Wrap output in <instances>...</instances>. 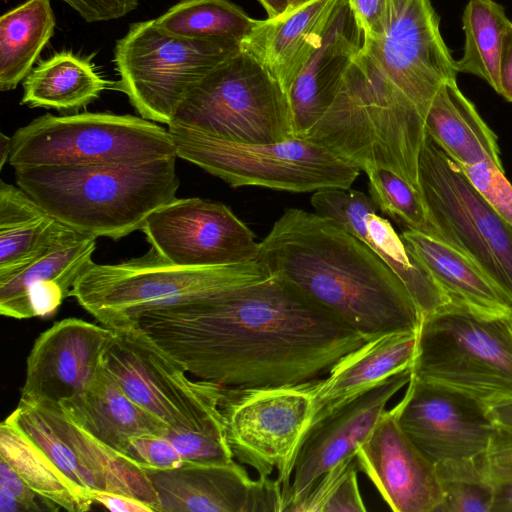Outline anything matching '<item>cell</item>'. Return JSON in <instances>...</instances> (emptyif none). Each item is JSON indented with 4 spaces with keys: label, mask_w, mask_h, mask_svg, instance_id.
<instances>
[{
    "label": "cell",
    "mask_w": 512,
    "mask_h": 512,
    "mask_svg": "<svg viewBox=\"0 0 512 512\" xmlns=\"http://www.w3.org/2000/svg\"><path fill=\"white\" fill-rule=\"evenodd\" d=\"M194 377L226 387L320 378L367 341L280 278L159 308L135 323Z\"/></svg>",
    "instance_id": "cell-1"
},
{
    "label": "cell",
    "mask_w": 512,
    "mask_h": 512,
    "mask_svg": "<svg viewBox=\"0 0 512 512\" xmlns=\"http://www.w3.org/2000/svg\"><path fill=\"white\" fill-rule=\"evenodd\" d=\"M258 261L367 340L419 330L422 316L402 281L330 218L286 209L260 242Z\"/></svg>",
    "instance_id": "cell-2"
},
{
    "label": "cell",
    "mask_w": 512,
    "mask_h": 512,
    "mask_svg": "<svg viewBox=\"0 0 512 512\" xmlns=\"http://www.w3.org/2000/svg\"><path fill=\"white\" fill-rule=\"evenodd\" d=\"M177 156L139 163L41 165L14 169L17 186L78 232L123 238L176 198Z\"/></svg>",
    "instance_id": "cell-3"
},
{
    "label": "cell",
    "mask_w": 512,
    "mask_h": 512,
    "mask_svg": "<svg viewBox=\"0 0 512 512\" xmlns=\"http://www.w3.org/2000/svg\"><path fill=\"white\" fill-rule=\"evenodd\" d=\"M426 137L415 105L361 49L306 139L358 167L384 168L419 190L418 166Z\"/></svg>",
    "instance_id": "cell-4"
},
{
    "label": "cell",
    "mask_w": 512,
    "mask_h": 512,
    "mask_svg": "<svg viewBox=\"0 0 512 512\" xmlns=\"http://www.w3.org/2000/svg\"><path fill=\"white\" fill-rule=\"evenodd\" d=\"M259 261L215 267L171 264L152 247L118 264L91 262L69 296L101 325H133L146 312L217 296L267 280Z\"/></svg>",
    "instance_id": "cell-5"
},
{
    "label": "cell",
    "mask_w": 512,
    "mask_h": 512,
    "mask_svg": "<svg viewBox=\"0 0 512 512\" xmlns=\"http://www.w3.org/2000/svg\"><path fill=\"white\" fill-rule=\"evenodd\" d=\"M411 376L488 408L512 400V314L447 303L422 318Z\"/></svg>",
    "instance_id": "cell-6"
},
{
    "label": "cell",
    "mask_w": 512,
    "mask_h": 512,
    "mask_svg": "<svg viewBox=\"0 0 512 512\" xmlns=\"http://www.w3.org/2000/svg\"><path fill=\"white\" fill-rule=\"evenodd\" d=\"M177 157L222 179L232 187L258 186L307 193L349 189L360 169L308 139L245 143L220 139L170 123Z\"/></svg>",
    "instance_id": "cell-7"
},
{
    "label": "cell",
    "mask_w": 512,
    "mask_h": 512,
    "mask_svg": "<svg viewBox=\"0 0 512 512\" xmlns=\"http://www.w3.org/2000/svg\"><path fill=\"white\" fill-rule=\"evenodd\" d=\"M240 50L232 39L170 35L154 19L132 23L115 45V89L142 118L169 125L190 90Z\"/></svg>",
    "instance_id": "cell-8"
},
{
    "label": "cell",
    "mask_w": 512,
    "mask_h": 512,
    "mask_svg": "<svg viewBox=\"0 0 512 512\" xmlns=\"http://www.w3.org/2000/svg\"><path fill=\"white\" fill-rule=\"evenodd\" d=\"M176 155L168 129L132 115L84 112L44 114L11 137L8 164L41 165L139 163Z\"/></svg>",
    "instance_id": "cell-9"
},
{
    "label": "cell",
    "mask_w": 512,
    "mask_h": 512,
    "mask_svg": "<svg viewBox=\"0 0 512 512\" xmlns=\"http://www.w3.org/2000/svg\"><path fill=\"white\" fill-rule=\"evenodd\" d=\"M172 122L234 142L276 143L295 138L287 93L242 49L190 90Z\"/></svg>",
    "instance_id": "cell-10"
},
{
    "label": "cell",
    "mask_w": 512,
    "mask_h": 512,
    "mask_svg": "<svg viewBox=\"0 0 512 512\" xmlns=\"http://www.w3.org/2000/svg\"><path fill=\"white\" fill-rule=\"evenodd\" d=\"M418 183L437 239L465 255L512 302V224L427 133Z\"/></svg>",
    "instance_id": "cell-11"
},
{
    "label": "cell",
    "mask_w": 512,
    "mask_h": 512,
    "mask_svg": "<svg viewBox=\"0 0 512 512\" xmlns=\"http://www.w3.org/2000/svg\"><path fill=\"white\" fill-rule=\"evenodd\" d=\"M113 330L104 364L128 397L163 421L168 433L225 434L222 385L190 378L137 324Z\"/></svg>",
    "instance_id": "cell-12"
},
{
    "label": "cell",
    "mask_w": 512,
    "mask_h": 512,
    "mask_svg": "<svg viewBox=\"0 0 512 512\" xmlns=\"http://www.w3.org/2000/svg\"><path fill=\"white\" fill-rule=\"evenodd\" d=\"M320 379L269 387L223 386L219 409L233 456L259 477L277 480L285 496L295 460L313 422Z\"/></svg>",
    "instance_id": "cell-13"
},
{
    "label": "cell",
    "mask_w": 512,
    "mask_h": 512,
    "mask_svg": "<svg viewBox=\"0 0 512 512\" xmlns=\"http://www.w3.org/2000/svg\"><path fill=\"white\" fill-rule=\"evenodd\" d=\"M362 50L425 118L441 87L457 81L456 60L440 29L432 0H392L386 34Z\"/></svg>",
    "instance_id": "cell-14"
},
{
    "label": "cell",
    "mask_w": 512,
    "mask_h": 512,
    "mask_svg": "<svg viewBox=\"0 0 512 512\" xmlns=\"http://www.w3.org/2000/svg\"><path fill=\"white\" fill-rule=\"evenodd\" d=\"M141 231L171 264L215 267L258 261L260 242L223 203L175 198L153 211Z\"/></svg>",
    "instance_id": "cell-15"
},
{
    "label": "cell",
    "mask_w": 512,
    "mask_h": 512,
    "mask_svg": "<svg viewBox=\"0 0 512 512\" xmlns=\"http://www.w3.org/2000/svg\"><path fill=\"white\" fill-rule=\"evenodd\" d=\"M391 411L400 428L434 465L486 454L498 430L481 402L413 376Z\"/></svg>",
    "instance_id": "cell-16"
},
{
    "label": "cell",
    "mask_w": 512,
    "mask_h": 512,
    "mask_svg": "<svg viewBox=\"0 0 512 512\" xmlns=\"http://www.w3.org/2000/svg\"><path fill=\"white\" fill-rule=\"evenodd\" d=\"M410 378L411 368L400 371L312 422L295 460L283 512H289L293 505L304 499L327 471L356 456L358 448L386 411L387 403L408 385Z\"/></svg>",
    "instance_id": "cell-17"
},
{
    "label": "cell",
    "mask_w": 512,
    "mask_h": 512,
    "mask_svg": "<svg viewBox=\"0 0 512 512\" xmlns=\"http://www.w3.org/2000/svg\"><path fill=\"white\" fill-rule=\"evenodd\" d=\"M113 335L111 328L75 317L52 324L27 357L20 400L59 404L83 393L102 367Z\"/></svg>",
    "instance_id": "cell-18"
},
{
    "label": "cell",
    "mask_w": 512,
    "mask_h": 512,
    "mask_svg": "<svg viewBox=\"0 0 512 512\" xmlns=\"http://www.w3.org/2000/svg\"><path fill=\"white\" fill-rule=\"evenodd\" d=\"M144 469L157 492L160 512H283L281 483L270 477L253 480L234 460Z\"/></svg>",
    "instance_id": "cell-19"
},
{
    "label": "cell",
    "mask_w": 512,
    "mask_h": 512,
    "mask_svg": "<svg viewBox=\"0 0 512 512\" xmlns=\"http://www.w3.org/2000/svg\"><path fill=\"white\" fill-rule=\"evenodd\" d=\"M358 468L395 512H438L443 490L435 465L386 410L356 452Z\"/></svg>",
    "instance_id": "cell-20"
},
{
    "label": "cell",
    "mask_w": 512,
    "mask_h": 512,
    "mask_svg": "<svg viewBox=\"0 0 512 512\" xmlns=\"http://www.w3.org/2000/svg\"><path fill=\"white\" fill-rule=\"evenodd\" d=\"M316 213L336 221L364 242L402 281L422 318L450 303L426 267L410 252L370 196L353 189L330 188L313 193Z\"/></svg>",
    "instance_id": "cell-21"
},
{
    "label": "cell",
    "mask_w": 512,
    "mask_h": 512,
    "mask_svg": "<svg viewBox=\"0 0 512 512\" xmlns=\"http://www.w3.org/2000/svg\"><path fill=\"white\" fill-rule=\"evenodd\" d=\"M363 44V31L348 0H342L288 92L295 138H307Z\"/></svg>",
    "instance_id": "cell-22"
},
{
    "label": "cell",
    "mask_w": 512,
    "mask_h": 512,
    "mask_svg": "<svg viewBox=\"0 0 512 512\" xmlns=\"http://www.w3.org/2000/svg\"><path fill=\"white\" fill-rule=\"evenodd\" d=\"M341 1L312 0L275 17L256 20L240 47L256 59L288 95Z\"/></svg>",
    "instance_id": "cell-23"
},
{
    "label": "cell",
    "mask_w": 512,
    "mask_h": 512,
    "mask_svg": "<svg viewBox=\"0 0 512 512\" xmlns=\"http://www.w3.org/2000/svg\"><path fill=\"white\" fill-rule=\"evenodd\" d=\"M59 405L88 433L124 455L130 438L169 432L163 421L128 397L104 363L83 393Z\"/></svg>",
    "instance_id": "cell-24"
},
{
    "label": "cell",
    "mask_w": 512,
    "mask_h": 512,
    "mask_svg": "<svg viewBox=\"0 0 512 512\" xmlns=\"http://www.w3.org/2000/svg\"><path fill=\"white\" fill-rule=\"evenodd\" d=\"M417 340L418 331L388 333L371 338L344 355L320 379L313 421L347 399L411 368Z\"/></svg>",
    "instance_id": "cell-25"
},
{
    "label": "cell",
    "mask_w": 512,
    "mask_h": 512,
    "mask_svg": "<svg viewBox=\"0 0 512 512\" xmlns=\"http://www.w3.org/2000/svg\"><path fill=\"white\" fill-rule=\"evenodd\" d=\"M74 231L19 186L0 181V279L27 266Z\"/></svg>",
    "instance_id": "cell-26"
},
{
    "label": "cell",
    "mask_w": 512,
    "mask_h": 512,
    "mask_svg": "<svg viewBox=\"0 0 512 512\" xmlns=\"http://www.w3.org/2000/svg\"><path fill=\"white\" fill-rule=\"evenodd\" d=\"M452 303L491 314H512V302L465 255L447 243L407 229L401 235Z\"/></svg>",
    "instance_id": "cell-27"
},
{
    "label": "cell",
    "mask_w": 512,
    "mask_h": 512,
    "mask_svg": "<svg viewBox=\"0 0 512 512\" xmlns=\"http://www.w3.org/2000/svg\"><path fill=\"white\" fill-rule=\"evenodd\" d=\"M426 133L459 166L489 162L503 168L496 134L457 81L445 83L424 118Z\"/></svg>",
    "instance_id": "cell-28"
},
{
    "label": "cell",
    "mask_w": 512,
    "mask_h": 512,
    "mask_svg": "<svg viewBox=\"0 0 512 512\" xmlns=\"http://www.w3.org/2000/svg\"><path fill=\"white\" fill-rule=\"evenodd\" d=\"M109 85L90 57L61 51L40 61L24 79L21 104L77 112L97 99Z\"/></svg>",
    "instance_id": "cell-29"
},
{
    "label": "cell",
    "mask_w": 512,
    "mask_h": 512,
    "mask_svg": "<svg viewBox=\"0 0 512 512\" xmlns=\"http://www.w3.org/2000/svg\"><path fill=\"white\" fill-rule=\"evenodd\" d=\"M97 237L74 231L56 247L9 277L0 279V313L15 319L34 317L28 292L41 281H54L69 297L79 275L93 262Z\"/></svg>",
    "instance_id": "cell-30"
},
{
    "label": "cell",
    "mask_w": 512,
    "mask_h": 512,
    "mask_svg": "<svg viewBox=\"0 0 512 512\" xmlns=\"http://www.w3.org/2000/svg\"><path fill=\"white\" fill-rule=\"evenodd\" d=\"M0 457L50 510L86 512L93 499L78 488L8 416L0 424Z\"/></svg>",
    "instance_id": "cell-31"
},
{
    "label": "cell",
    "mask_w": 512,
    "mask_h": 512,
    "mask_svg": "<svg viewBox=\"0 0 512 512\" xmlns=\"http://www.w3.org/2000/svg\"><path fill=\"white\" fill-rule=\"evenodd\" d=\"M50 0H26L0 18V90L24 80L54 34Z\"/></svg>",
    "instance_id": "cell-32"
},
{
    "label": "cell",
    "mask_w": 512,
    "mask_h": 512,
    "mask_svg": "<svg viewBox=\"0 0 512 512\" xmlns=\"http://www.w3.org/2000/svg\"><path fill=\"white\" fill-rule=\"evenodd\" d=\"M511 20L495 0H470L462 14L464 47L456 60L458 73L484 80L499 94V61L507 26Z\"/></svg>",
    "instance_id": "cell-33"
},
{
    "label": "cell",
    "mask_w": 512,
    "mask_h": 512,
    "mask_svg": "<svg viewBox=\"0 0 512 512\" xmlns=\"http://www.w3.org/2000/svg\"><path fill=\"white\" fill-rule=\"evenodd\" d=\"M154 20L160 29L173 36L232 39L240 43L256 23L229 0H181Z\"/></svg>",
    "instance_id": "cell-34"
},
{
    "label": "cell",
    "mask_w": 512,
    "mask_h": 512,
    "mask_svg": "<svg viewBox=\"0 0 512 512\" xmlns=\"http://www.w3.org/2000/svg\"><path fill=\"white\" fill-rule=\"evenodd\" d=\"M444 499L438 512H492L495 485L486 454L435 464Z\"/></svg>",
    "instance_id": "cell-35"
},
{
    "label": "cell",
    "mask_w": 512,
    "mask_h": 512,
    "mask_svg": "<svg viewBox=\"0 0 512 512\" xmlns=\"http://www.w3.org/2000/svg\"><path fill=\"white\" fill-rule=\"evenodd\" d=\"M369 196L383 213L408 229L437 238L420 191L398 174L384 168H366Z\"/></svg>",
    "instance_id": "cell-36"
},
{
    "label": "cell",
    "mask_w": 512,
    "mask_h": 512,
    "mask_svg": "<svg viewBox=\"0 0 512 512\" xmlns=\"http://www.w3.org/2000/svg\"><path fill=\"white\" fill-rule=\"evenodd\" d=\"M356 456L327 471L307 496L289 512H363L367 508L358 485Z\"/></svg>",
    "instance_id": "cell-37"
},
{
    "label": "cell",
    "mask_w": 512,
    "mask_h": 512,
    "mask_svg": "<svg viewBox=\"0 0 512 512\" xmlns=\"http://www.w3.org/2000/svg\"><path fill=\"white\" fill-rule=\"evenodd\" d=\"M460 167L489 205L512 224V184L506 178L504 168L489 162Z\"/></svg>",
    "instance_id": "cell-38"
},
{
    "label": "cell",
    "mask_w": 512,
    "mask_h": 512,
    "mask_svg": "<svg viewBox=\"0 0 512 512\" xmlns=\"http://www.w3.org/2000/svg\"><path fill=\"white\" fill-rule=\"evenodd\" d=\"M125 455L142 468L169 469L185 462L166 436L155 434L130 438Z\"/></svg>",
    "instance_id": "cell-39"
},
{
    "label": "cell",
    "mask_w": 512,
    "mask_h": 512,
    "mask_svg": "<svg viewBox=\"0 0 512 512\" xmlns=\"http://www.w3.org/2000/svg\"><path fill=\"white\" fill-rule=\"evenodd\" d=\"M392 0H348L365 41H379L386 34Z\"/></svg>",
    "instance_id": "cell-40"
},
{
    "label": "cell",
    "mask_w": 512,
    "mask_h": 512,
    "mask_svg": "<svg viewBox=\"0 0 512 512\" xmlns=\"http://www.w3.org/2000/svg\"><path fill=\"white\" fill-rule=\"evenodd\" d=\"M86 22H102L124 17L138 6L139 0H61Z\"/></svg>",
    "instance_id": "cell-41"
},
{
    "label": "cell",
    "mask_w": 512,
    "mask_h": 512,
    "mask_svg": "<svg viewBox=\"0 0 512 512\" xmlns=\"http://www.w3.org/2000/svg\"><path fill=\"white\" fill-rule=\"evenodd\" d=\"M0 491L19 500L28 512L40 511L37 502L40 498L35 491L21 478L11 465L0 457ZM41 499V498H40Z\"/></svg>",
    "instance_id": "cell-42"
},
{
    "label": "cell",
    "mask_w": 512,
    "mask_h": 512,
    "mask_svg": "<svg viewBox=\"0 0 512 512\" xmlns=\"http://www.w3.org/2000/svg\"><path fill=\"white\" fill-rule=\"evenodd\" d=\"M492 478L512 475V432L498 428L486 453Z\"/></svg>",
    "instance_id": "cell-43"
},
{
    "label": "cell",
    "mask_w": 512,
    "mask_h": 512,
    "mask_svg": "<svg viewBox=\"0 0 512 512\" xmlns=\"http://www.w3.org/2000/svg\"><path fill=\"white\" fill-rule=\"evenodd\" d=\"M34 317H45L56 312L67 297L62 288L54 281H41L33 284L28 292Z\"/></svg>",
    "instance_id": "cell-44"
},
{
    "label": "cell",
    "mask_w": 512,
    "mask_h": 512,
    "mask_svg": "<svg viewBox=\"0 0 512 512\" xmlns=\"http://www.w3.org/2000/svg\"><path fill=\"white\" fill-rule=\"evenodd\" d=\"M88 495L112 512H154L148 504L127 495L104 490H90Z\"/></svg>",
    "instance_id": "cell-45"
},
{
    "label": "cell",
    "mask_w": 512,
    "mask_h": 512,
    "mask_svg": "<svg viewBox=\"0 0 512 512\" xmlns=\"http://www.w3.org/2000/svg\"><path fill=\"white\" fill-rule=\"evenodd\" d=\"M499 94L512 102V21L509 22L499 61Z\"/></svg>",
    "instance_id": "cell-46"
},
{
    "label": "cell",
    "mask_w": 512,
    "mask_h": 512,
    "mask_svg": "<svg viewBox=\"0 0 512 512\" xmlns=\"http://www.w3.org/2000/svg\"><path fill=\"white\" fill-rule=\"evenodd\" d=\"M493 480L495 496L492 512H512V475Z\"/></svg>",
    "instance_id": "cell-47"
},
{
    "label": "cell",
    "mask_w": 512,
    "mask_h": 512,
    "mask_svg": "<svg viewBox=\"0 0 512 512\" xmlns=\"http://www.w3.org/2000/svg\"><path fill=\"white\" fill-rule=\"evenodd\" d=\"M488 410L498 428L512 432V400L491 406Z\"/></svg>",
    "instance_id": "cell-48"
},
{
    "label": "cell",
    "mask_w": 512,
    "mask_h": 512,
    "mask_svg": "<svg viewBox=\"0 0 512 512\" xmlns=\"http://www.w3.org/2000/svg\"><path fill=\"white\" fill-rule=\"evenodd\" d=\"M1 512H28L26 507L16 498L0 491Z\"/></svg>",
    "instance_id": "cell-49"
},
{
    "label": "cell",
    "mask_w": 512,
    "mask_h": 512,
    "mask_svg": "<svg viewBox=\"0 0 512 512\" xmlns=\"http://www.w3.org/2000/svg\"><path fill=\"white\" fill-rule=\"evenodd\" d=\"M264 7L268 18L284 13L289 6V0H258Z\"/></svg>",
    "instance_id": "cell-50"
},
{
    "label": "cell",
    "mask_w": 512,
    "mask_h": 512,
    "mask_svg": "<svg viewBox=\"0 0 512 512\" xmlns=\"http://www.w3.org/2000/svg\"><path fill=\"white\" fill-rule=\"evenodd\" d=\"M11 152V137H8L3 132L0 133V168L2 169L8 163L9 155Z\"/></svg>",
    "instance_id": "cell-51"
},
{
    "label": "cell",
    "mask_w": 512,
    "mask_h": 512,
    "mask_svg": "<svg viewBox=\"0 0 512 512\" xmlns=\"http://www.w3.org/2000/svg\"><path fill=\"white\" fill-rule=\"evenodd\" d=\"M312 0H289V6H288V9L286 11H290V10H293V9H296L308 2H310Z\"/></svg>",
    "instance_id": "cell-52"
}]
</instances>
